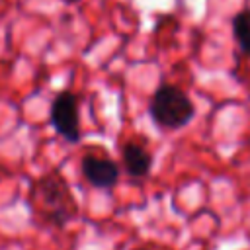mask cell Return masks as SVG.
Masks as SVG:
<instances>
[{"mask_svg":"<svg viewBox=\"0 0 250 250\" xmlns=\"http://www.w3.org/2000/svg\"><path fill=\"white\" fill-rule=\"evenodd\" d=\"M131 250H152V248H148V246H135V248H131Z\"/></svg>","mask_w":250,"mask_h":250,"instance_id":"52a82bcc","label":"cell"},{"mask_svg":"<svg viewBox=\"0 0 250 250\" xmlns=\"http://www.w3.org/2000/svg\"><path fill=\"white\" fill-rule=\"evenodd\" d=\"M78 113H80V105L74 92L61 90L53 98L49 109V123L53 125L57 135H61L66 143H78L82 137Z\"/></svg>","mask_w":250,"mask_h":250,"instance_id":"3957f363","label":"cell"},{"mask_svg":"<svg viewBox=\"0 0 250 250\" xmlns=\"http://www.w3.org/2000/svg\"><path fill=\"white\" fill-rule=\"evenodd\" d=\"M148 113L160 129L176 131L193 119L195 105L182 88L174 84H160L148 102Z\"/></svg>","mask_w":250,"mask_h":250,"instance_id":"7a4b0ae2","label":"cell"},{"mask_svg":"<svg viewBox=\"0 0 250 250\" xmlns=\"http://www.w3.org/2000/svg\"><path fill=\"white\" fill-rule=\"evenodd\" d=\"M29 203L39 223L57 229H64L80 213L68 182L57 170L45 172L31 184Z\"/></svg>","mask_w":250,"mask_h":250,"instance_id":"6da1fadb","label":"cell"},{"mask_svg":"<svg viewBox=\"0 0 250 250\" xmlns=\"http://www.w3.org/2000/svg\"><path fill=\"white\" fill-rule=\"evenodd\" d=\"M232 33L234 39L244 55L250 57V10H242L232 20Z\"/></svg>","mask_w":250,"mask_h":250,"instance_id":"8992f818","label":"cell"},{"mask_svg":"<svg viewBox=\"0 0 250 250\" xmlns=\"http://www.w3.org/2000/svg\"><path fill=\"white\" fill-rule=\"evenodd\" d=\"M121 164L131 178H146L152 168V154L135 141H127L121 146Z\"/></svg>","mask_w":250,"mask_h":250,"instance_id":"5b68a950","label":"cell"},{"mask_svg":"<svg viewBox=\"0 0 250 250\" xmlns=\"http://www.w3.org/2000/svg\"><path fill=\"white\" fill-rule=\"evenodd\" d=\"M80 172L84 180L96 189H111L113 186H117L121 176L119 166L111 158L94 152H88L80 158Z\"/></svg>","mask_w":250,"mask_h":250,"instance_id":"277c9868","label":"cell"}]
</instances>
